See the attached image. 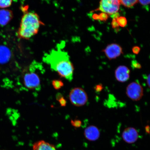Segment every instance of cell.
I'll return each instance as SVG.
<instances>
[{
	"label": "cell",
	"instance_id": "6da1fadb",
	"mask_svg": "<svg viewBox=\"0 0 150 150\" xmlns=\"http://www.w3.org/2000/svg\"><path fill=\"white\" fill-rule=\"evenodd\" d=\"M43 61L49 65L52 70L56 71L59 76L69 81L73 79L74 67L70 60L68 54L58 48L46 54Z\"/></svg>",
	"mask_w": 150,
	"mask_h": 150
},
{
	"label": "cell",
	"instance_id": "ba28073f",
	"mask_svg": "<svg viewBox=\"0 0 150 150\" xmlns=\"http://www.w3.org/2000/svg\"><path fill=\"white\" fill-rule=\"evenodd\" d=\"M13 57V53L8 46L6 44H0V65L7 64Z\"/></svg>",
	"mask_w": 150,
	"mask_h": 150
},
{
	"label": "cell",
	"instance_id": "9a60e30c",
	"mask_svg": "<svg viewBox=\"0 0 150 150\" xmlns=\"http://www.w3.org/2000/svg\"><path fill=\"white\" fill-rule=\"evenodd\" d=\"M52 84L54 88L56 90L60 89L64 85L63 82L60 80H53L52 81Z\"/></svg>",
	"mask_w": 150,
	"mask_h": 150
},
{
	"label": "cell",
	"instance_id": "e0dca14e",
	"mask_svg": "<svg viewBox=\"0 0 150 150\" xmlns=\"http://www.w3.org/2000/svg\"><path fill=\"white\" fill-rule=\"evenodd\" d=\"M56 99L62 106H65L67 105V101L60 93H58L56 95Z\"/></svg>",
	"mask_w": 150,
	"mask_h": 150
},
{
	"label": "cell",
	"instance_id": "7402d4cb",
	"mask_svg": "<svg viewBox=\"0 0 150 150\" xmlns=\"http://www.w3.org/2000/svg\"><path fill=\"white\" fill-rule=\"evenodd\" d=\"M138 1L141 4L147 8L150 3V0H138Z\"/></svg>",
	"mask_w": 150,
	"mask_h": 150
},
{
	"label": "cell",
	"instance_id": "ac0fdd59",
	"mask_svg": "<svg viewBox=\"0 0 150 150\" xmlns=\"http://www.w3.org/2000/svg\"><path fill=\"white\" fill-rule=\"evenodd\" d=\"M117 21L119 26L122 27H124L126 26L127 21L126 18L125 17L118 16L117 18Z\"/></svg>",
	"mask_w": 150,
	"mask_h": 150
},
{
	"label": "cell",
	"instance_id": "52a82bcc",
	"mask_svg": "<svg viewBox=\"0 0 150 150\" xmlns=\"http://www.w3.org/2000/svg\"><path fill=\"white\" fill-rule=\"evenodd\" d=\"M103 51L107 57L110 60L117 59L123 53L121 47L115 43L108 45Z\"/></svg>",
	"mask_w": 150,
	"mask_h": 150
},
{
	"label": "cell",
	"instance_id": "484cf974",
	"mask_svg": "<svg viewBox=\"0 0 150 150\" xmlns=\"http://www.w3.org/2000/svg\"><path fill=\"white\" fill-rule=\"evenodd\" d=\"M147 84H148V86H149V87H150V75L149 74V76L147 77Z\"/></svg>",
	"mask_w": 150,
	"mask_h": 150
},
{
	"label": "cell",
	"instance_id": "603a6c76",
	"mask_svg": "<svg viewBox=\"0 0 150 150\" xmlns=\"http://www.w3.org/2000/svg\"><path fill=\"white\" fill-rule=\"evenodd\" d=\"M118 17H114L113 20H112L111 24L112 27L113 28H116L119 27V25L118 24L117 21V18Z\"/></svg>",
	"mask_w": 150,
	"mask_h": 150
},
{
	"label": "cell",
	"instance_id": "d4e9b609",
	"mask_svg": "<svg viewBox=\"0 0 150 150\" xmlns=\"http://www.w3.org/2000/svg\"><path fill=\"white\" fill-rule=\"evenodd\" d=\"M103 89V86L102 84H98L95 86V90L97 92H99L102 91Z\"/></svg>",
	"mask_w": 150,
	"mask_h": 150
},
{
	"label": "cell",
	"instance_id": "ffe728a7",
	"mask_svg": "<svg viewBox=\"0 0 150 150\" xmlns=\"http://www.w3.org/2000/svg\"><path fill=\"white\" fill-rule=\"evenodd\" d=\"M131 65H132V68L134 69H139L142 68L141 65L136 61H132L131 63Z\"/></svg>",
	"mask_w": 150,
	"mask_h": 150
},
{
	"label": "cell",
	"instance_id": "4fadbf2b",
	"mask_svg": "<svg viewBox=\"0 0 150 150\" xmlns=\"http://www.w3.org/2000/svg\"><path fill=\"white\" fill-rule=\"evenodd\" d=\"M33 150H57L55 146L43 140L35 142L33 145Z\"/></svg>",
	"mask_w": 150,
	"mask_h": 150
},
{
	"label": "cell",
	"instance_id": "8992f818",
	"mask_svg": "<svg viewBox=\"0 0 150 150\" xmlns=\"http://www.w3.org/2000/svg\"><path fill=\"white\" fill-rule=\"evenodd\" d=\"M126 93L127 97L131 100H139L144 95L143 88L138 82H133L127 86Z\"/></svg>",
	"mask_w": 150,
	"mask_h": 150
},
{
	"label": "cell",
	"instance_id": "44dd1931",
	"mask_svg": "<svg viewBox=\"0 0 150 150\" xmlns=\"http://www.w3.org/2000/svg\"><path fill=\"white\" fill-rule=\"evenodd\" d=\"M73 126L75 127H79L81 126V122L79 120H72L71 121Z\"/></svg>",
	"mask_w": 150,
	"mask_h": 150
},
{
	"label": "cell",
	"instance_id": "7c38bea8",
	"mask_svg": "<svg viewBox=\"0 0 150 150\" xmlns=\"http://www.w3.org/2000/svg\"><path fill=\"white\" fill-rule=\"evenodd\" d=\"M13 18L12 11L9 9H0V25L4 26L7 25Z\"/></svg>",
	"mask_w": 150,
	"mask_h": 150
},
{
	"label": "cell",
	"instance_id": "4316f807",
	"mask_svg": "<svg viewBox=\"0 0 150 150\" xmlns=\"http://www.w3.org/2000/svg\"><path fill=\"white\" fill-rule=\"evenodd\" d=\"M145 130L146 132L149 134V125H147L145 127Z\"/></svg>",
	"mask_w": 150,
	"mask_h": 150
},
{
	"label": "cell",
	"instance_id": "d6986e66",
	"mask_svg": "<svg viewBox=\"0 0 150 150\" xmlns=\"http://www.w3.org/2000/svg\"><path fill=\"white\" fill-rule=\"evenodd\" d=\"M108 18V15L104 13L103 12L98 15V20H100L102 21H106Z\"/></svg>",
	"mask_w": 150,
	"mask_h": 150
},
{
	"label": "cell",
	"instance_id": "8fae6325",
	"mask_svg": "<svg viewBox=\"0 0 150 150\" xmlns=\"http://www.w3.org/2000/svg\"><path fill=\"white\" fill-rule=\"evenodd\" d=\"M84 135L87 139L91 141L98 139L100 136V131L98 128L94 125H90L84 131Z\"/></svg>",
	"mask_w": 150,
	"mask_h": 150
},
{
	"label": "cell",
	"instance_id": "5b68a950",
	"mask_svg": "<svg viewBox=\"0 0 150 150\" xmlns=\"http://www.w3.org/2000/svg\"><path fill=\"white\" fill-rule=\"evenodd\" d=\"M121 3L119 0H100L99 6L94 11H100L108 15L117 13Z\"/></svg>",
	"mask_w": 150,
	"mask_h": 150
},
{
	"label": "cell",
	"instance_id": "277c9868",
	"mask_svg": "<svg viewBox=\"0 0 150 150\" xmlns=\"http://www.w3.org/2000/svg\"><path fill=\"white\" fill-rule=\"evenodd\" d=\"M69 97L71 103L77 107L84 105L88 100L87 93L84 89L79 87L75 88L71 90Z\"/></svg>",
	"mask_w": 150,
	"mask_h": 150
},
{
	"label": "cell",
	"instance_id": "cb8c5ba5",
	"mask_svg": "<svg viewBox=\"0 0 150 150\" xmlns=\"http://www.w3.org/2000/svg\"><path fill=\"white\" fill-rule=\"evenodd\" d=\"M132 50L133 53L136 54H138L140 52V48L139 47L135 46L133 47Z\"/></svg>",
	"mask_w": 150,
	"mask_h": 150
},
{
	"label": "cell",
	"instance_id": "83f0119b",
	"mask_svg": "<svg viewBox=\"0 0 150 150\" xmlns=\"http://www.w3.org/2000/svg\"><path fill=\"white\" fill-rule=\"evenodd\" d=\"M14 1H18V0H14Z\"/></svg>",
	"mask_w": 150,
	"mask_h": 150
},
{
	"label": "cell",
	"instance_id": "2e32d148",
	"mask_svg": "<svg viewBox=\"0 0 150 150\" xmlns=\"http://www.w3.org/2000/svg\"><path fill=\"white\" fill-rule=\"evenodd\" d=\"M12 0H0V8H8L12 5Z\"/></svg>",
	"mask_w": 150,
	"mask_h": 150
},
{
	"label": "cell",
	"instance_id": "3957f363",
	"mask_svg": "<svg viewBox=\"0 0 150 150\" xmlns=\"http://www.w3.org/2000/svg\"><path fill=\"white\" fill-rule=\"evenodd\" d=\"M38 63L34 61L30 67V72L24 74L23 83L27 89L39 91L41 89V80L40 77L36 72Z\"/></svg>",
	"mask_w": 150,
	"mask_h": 150
},
{
	"label": "cell",
	"instance_id": "7a4b0ae2",
	"mask_svg": "<svg viewBox=\"0 0 150 150\" xmlns=\"http://www.w3.org/2000/svg\"><path fill=\"white\" fill-rule=\"evenodd\" d=\"M44 25L36 13L25 12L22 16L17 35L19 39L28 40L36 35L40 26Z\"/></svg>",
	"mask_w": 150,
	"mask_h": 150
},
{
	"label": "cell",
	"instance_id": "30bf717a",
	"mask_svg": "<svg viewBox=\"0 0 150 150\" xmlns=\"http://www.w3.org/2000/svg\"><path fill=\"white\" fill-rule=\"evenodd\" d=\"M122 137L125 142L129 144H132L138 139V134L137 131L134 127H129L123 131Z\"/></svg>",
	"mask_w": 150,
	"mask_h": 150
},
{
	"label": "cell",
	"instance_id": "9c48e42d",
	"mask_svg": "<svg viewBox=\"0 0 150 150\" xmlns=\"http://www.w3.org/2000/svg\"><path fill=\"white\" fill-rule=\"evenodd\" d=\"M130 69L124 65L120 66L116 69L115 76L116 80L120 82H125L129 80L130 76Z\"/></svg>",
	"mask_w": 150,
	"mask_h": 150
},
{
	"label": "cell",
	"instance_id": "5bb4252c",
	"mask_svg": "<svg viewBox=\"0 0 150 150\" xmlns=\"http://www.w3.org/2000/svg\"><path fill=\"white\" fill-rule=\"evenodd\" d=\"M120 2L122 5L127 8H131L134 6L138 3V0H119Z\"/></svg>",
	"mask_w": 150,
	"mask_h": 150
}]
</instances>
